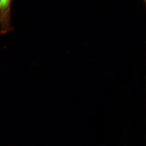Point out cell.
I'll list each match as a JSON object with an SVG mask.
<instances>
[{"instance_id": "obj_1", "label": "cell", "mask_w": 146, "mask_h": 146, "mask_svg": "<svg viewBox=\"0 0 146 146\" xmlns=\"http://www.w3.org/2000/svg\"><path fill=\"white\" fill-rule=\"evenodd\" d=\"M13 0H0V34H5L13 31L11 11Z\"/></svg>"}, {"instance_id": "obj_2", "label": "cell", "mask_w": 146, "mask_h": 146, "mask_svg": "<svg viewBox=\"0 0 146 146\" xmlns=\"http://www.w3.org/2000/svg\"><path fill=\"white\" fill-rule=\"evenodd\" d=\"M144 1H145V0H144Z\"/></svg>"}]
</instances>
